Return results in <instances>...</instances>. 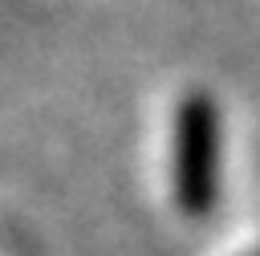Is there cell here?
Segmentation results:
<instances>
[{"instance_id": "6da1fadb", "label": "cell", "mask_w": 260, "mask_h": 256, "mask_svg": "<svg viewBox=\"0 0 260 256\" xmlns=\"http://www.w3.org/2000/svg\"><path fill=\"white\" fill-rule=\"evenodd\" d=\"M223 167V122L219 102L207 89L179 98L171 118V195L187 219H203L219 203Z\"/></svg>"}]
</instances>
